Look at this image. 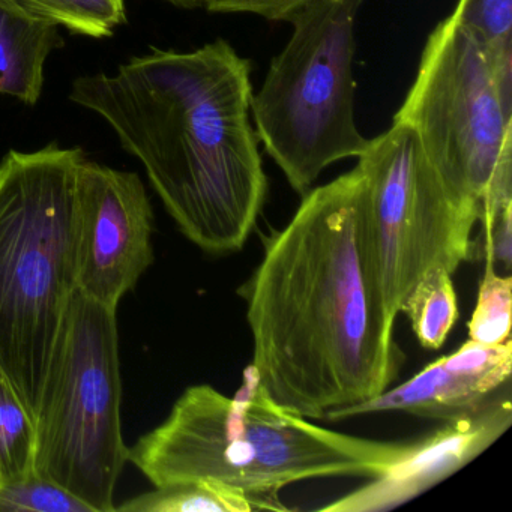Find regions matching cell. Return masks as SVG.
Returning a JSON list of instances; mask_svg holds the SVG:
<instances>
[{"label":"cell","mask_w":512,"mask_h":512,"mask_svg":"<svg viewBox=\"0 0 512 512\" xmlns=\"http://www.w3.org/2000/svg\"><path fill=\"white\" fill-rule=\"evenodd\" d=\"M358 166L302 196L292 220L265 238L239 289L253 337L250 371L266 397L305 419L379 397L400 376L374 277Z\"/></svg>","instance_id":"cell-1"},{"label":"cell","mask_w":512,"mask_h":512,"mask_svg":"<svg viewBox=\"0 0 512 512\" xmlns=\"http://www.w3.org/2000/svg\"><path fill=\"white\" fill-rule=\"evenodd\" d=\"M70 98L115 130L188 241L211 256L244 248L268 178L250 119L251 65L227 41L152 49L112 76L80 77Z\"/></svg>","instance_id":"cell-2"},{"label":"cell","mask_w":512,"mask_h":512,"mask_svg":"<svg viewBox=\"0 0 512 512\" xmlns=\"http://www.w3.org/2000/svg\"><path fill=\"white\" fill-rule=\"evenodd\" d=\"M412 442H383L338 433L272 403L250 368L236 397L211 385L185 389L169 416L130 448L154 487L214 481L253 497L263 511H287L280 490L319 478L374 479Z\"/></svg>","instance_id":"cell-3"},{"label":"cell","mask_w":512,"mask_h":512,"mask_svg":"<svg viewBox=\"0 0 512 512\" xmlns=\"http://www.w3.org/2000/svg\"><path fill=\"white\" fill-rule=\"evenodd\" d=\"M86 155L49 145L0 163V370L37 416L77 290V178Z\"/></svg>","instance_id":"cell-4"},{"label":"cell","mask_w":512,"mask_h":512,"mask_svg":"<svg viewBox=\"0 0 512 512\" xmlns=\"http://www.w3.org/2000/svg\"><path fill=\"white\" fill-rule=\"evenodd\" d=\"M362 0H308L251 101L266 152L305 196L323 170L367 148L355 122V23Z\"/></svg>","instance_id":"cell-5"},{"label":"cell","mask_w":512,"mask_h":512,"mask_svg":"<svg viewBox=\"0 0 512 512\" xmlns=\"http://www.w3.org/2000/svg\"><path fill=\"white\" fill-rule=\"evenodd\" d=\"M116 311L76 290L35 416L37 473L85 502L115 512L130 448L122 434Z\"/></svg>","instance_id":"cell-6"},{"label":"cell","mask_w":512,"mask_h":512,"mask_svg":"<svg viewBox=\"0 0 512 512\" xmlns=\"http://www.w3.org/2000/svg\"><path fill=\"white\" fill-rule=\"evenodd\" d=\"M365 178L364 227L389 320L422 278L454 275L473 256L481 203L461 196L425 154L412 128L394 122L358 157Z\"/></svg>","instance_id":"cell-7"},{"label":"cell","mask_w":512,"mask_h":512,"mask_svg":"<svg viewBox=\"0 0 512 512\" xmlns=\"http://www.w3.org/2000/svg\"><path fill=\"white\" fill-rule=\"evenodd\" d=\"M394 122L415 131L455 191L481 203L512 133V112L503 106L484 53L451 16L428 37Z\"/></svg>","instance_id":"cell-8"},{"label":"cell","mask_w":512,"mask_h":512,"mask_svg":"<svg viewBox=\"0 0 512 512\" xmlns=\"http://www.w3.org/2000/svg\"><path fill=\"white\" fill-rule=\"evenodd\" d=\"M154 209L137 173L85 158L77 178V290L118 310L154 263Z\"/></svg>","instance_id":"cell-9"},{"label":"cell","mask_w":512,"mask_h":512,"mask_svg":"<svg viewBox=\"0 0 512 512\" xmlns=\"http://www.w3.org/2000/svg\"><path fill=\"white\" fill-rule=\"evenodd\" d=\"M512 422L509 392H497L478 412L412 442L407 454L365 487L323 506L322 511H385L439 484L496 442Z\"/></svg>","instance_id":"cell-10"},{"label":"cell","mask_w":512,"mask_h":512,"mask_svg":"<svg viewBox=\"0 0 512 512\" xmlns=\"http://www.w3.org/2000/svg\"><path fill=\"white\" fill-rule=\"evenodd\" d=\"M511 371V340L499 346L467 340L460 349L425 365L401 385L389 388L373 400L331 413L326 421H344L379 412L454 421L482 409L509 383Z\"/></svg>","instance_id":"cell-11"},{"label":"cell","mask_w":512,"mask_h":512,"mask_svg":"<svg viewBox=\"0 0 512 512\" xmlns=\"http://www.w3.org/2000/svg\"><path fill=\"white\" fill-rule=\"evenodd\" d=\"M62 46L58 26L31 16L11 0H0V95L38 103L44 64Z\"/></svg>","instance_id":"cell-12"},{"label":"cell","mask_w":512,"mask_h":512,"mask_svg":"<svg viewBox=\"0 0 512 512\" xmlns=\"http://www.w3.org/2000/svg\"><path fill=\"white\" fill-rule=\"evenodd\" d=\"M451 19L484 53L503 106L512 112V0H458Z\"/></svg>","instance_id":"cell-13"},{"label":"cell","mask_w":512,"mask_h":512,"mask_svg":"<svg viewBox=\"0 0 512 512\" xmlns=\"http://www.w3.org/2000/svg\"><path fill=\"white\" fill-rule=\"evenodd\" d=\"M124 512H253L259 502L242 491L214 481H187L161 485L115 506Z\"/></svg>","instance_id":"cell-14"},{"label":"cell","mask_w":512,"mask_h":512,"mask_svg":"<svg viewBox=\"0 0 512 512\" xmlns=\"http://www.w3.org/2000/svg\"><path fill=\"white\" fill-rule=\"evenodd\" d=\"M37 473V424L10 377L0 370V484Z\"/></svg>","instance_id":"cell-15"},{"label":"cell","mask_w":512,"mask_h":512,"mask_svg":"<svg viewBox=\"0 0 512 512\" xmlns=\"http://www.w3.org/2000/svg\"><path fill=\"white\" fill-rule=\"evenodd\" d=\"M400 313L409 320L410 328L421 347L439 350L458 320V301L452 274L434 271L419 281Z\"/></svg>","instance_id":"cell-16"},{"label":"cell","mask_w":512,"mask_h":512,"mask_svg":"<svg viewBox=\"0 0 512 512\" xmlns=\"http://www.w3.org/2000/svg\"><path fill=\"white\" fill-rule=\"evenodd\" d=\"M37 19L92 38L113 35L125 23V0H11Z\"/></svg>","instance_id":"cell-17"},{"label":"cell","mask_w":512,"mask_h":512,"mask_svg":"<svg viewBox=\"0 0 512 512\" xmlns=\"http://www.w3.org/2000/svg\"><path fill=\"white\" fill-rule=\"evenodd\" d=\"M511 311V275H500L493 263L485 260L478 299L467 325L469 340L485 346H499L511 340Z\"/></svg>","instance_id":"cell-18"},{"label":"cell","mask_w":512,"mask_h":512,"mask_svg":"<svg viewBox=\"0 0 512 512\" xmlns=\"http://www.w3.org/2000/svg\"><path fill=\"white\" fill-rule=\"evenodd\" d=\"M0 512H92L52 479L35 475L0 484Z\"/></svg>","instance_id":"cell-19"},{"label":"cell","mask_w":512,"mask_h":512,"mask_svg":"<svg viewBox=\"0 0 512 512\" xmlns=\"http://www.w3.org/2000/svg\"><path fill=\"white\" fill-rule=\"evenodd\" d=\"M308 0H205L203 7L211 13L256 14L274 22H287Z\"/></svg>","instance_id":"cell-20"},{"label":"cell","mask_w":512,"mask_h":512,"mask_svg":"<svg viewBox=\"0 0 512 512\" xmlns=\"http://www.w3.org/2000/svg\"><path fill=\"white\" fill-rule=\"evenodd\" d=\"M485 232V260H490L494 268L502 265L509 274L512 259V206L503 209L490 223L482 224Z\"/></svg>","instance_id":"cell-21"},{"label":"cell","mask_w":512,"mask_h":512,"mask_svg":"<svg viewBox=\"0 0 512 512\" xmlns=\"http://www.w3.org/2000/svg\"><path fill=\"white\" fill-rule=\"evenodd\" d=\"M167 2L181 8L203 7V0H167Z\"/></svg>","instance_id":"cell-22"},{"label":"cell","mask_w":512,"mask_h":512,"mask_svg":"<svg viewBox=\"0 0 512 512\" xmlns=\"http://www.w3.org/2000/svg\"><path fill=\"white\" fill-rule=\"evenodd\" d=\"M203 2H205V0H203Z\"/></svg>","instance_id":"cell-23"}]
</instances>
